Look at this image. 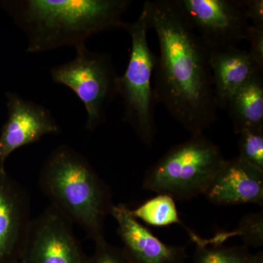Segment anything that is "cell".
Segmentation results:
<instances>
[{
	"label": "cell",
	"instance_id": "cell-16",
	"mask_svg": "<svg viewBox=\"0 0 263 263\" xmlns=\"http://www.w3.org/2000/svg\"><path fill=\"white\" fill-rule=\"evenodd\" d=\"M240 236L246 247H260L263 245V213H254L245 216L238 228L232 232L216 233L209 241L213 245H223L228 238Z\"/></svg>",
	"mask_w": 263,
	"mask_h": 263
},
{
	"label": "cell",
	"instance_id": "cell-1",
	"mask_svg": "<svg viewBox=\"0 0 263 263\" xmlns=\"http://www.w3.org/2000/svg\"><path fill=\"white\" fill-rule=\"evenodd\" d=\"M148 26L158 40L154 73L156 101L191 136L216 120L211 51L190 28L174 0L145 2Z\"/></svg>",
	"mask_w": 263,
	"mask_h": 263
},
{
	"label": "cell",
	"instance_id": "cell-18",
	"mask_svg": "<svg viewBox=\"0 0 263 263\" xmlns=\"http://www.w3.org/2000/svg\"><path fill=\"white\" fill-rule=\"evenodd\" d=\"M238 136V157L263 171V129H247Z\"/></svg>",
	"mask_w": 263,
	"mask_h": 263
},
{
	"label": "cell",
	"instance_id": "cell-21",
	"mask_svg": "<svg viewBox=\"0 0 263 263\" xmlns=\"http://www.w3.org/2000/svg\"><path fill=\"white\" fill-rule=\"evenodd\" d=\"M245 13L251 25L263 29L262 0H243Z\"/></svg>",
	"mask_w": 263,
	"mask_h": 263
},
{
	"label": "cell",
	"instance_id": "cell-12",
	"mask_svg": "<svg viewBox=\"0 0 263 263\" xmlns=\"http://www.w3.org/2000/svg\"><path fill=\"white\" fill-rule=\"evenodd\" d=\"M203 195L221 205H263V171L237 157L224 160Z\"/></svg>",
	"mask_w": 263,
	"mask_h": 263
},
{
	"label": "cell",
	"instance_id": "cell-7",
	"mask_svg": "<svg viewBox=\"0 0 263 263\" xmlns=\"http://www.w3.org/2000/svg\"><path fill=\"white\" fill-rule=\"evenodd\" d=\"M190 28L211 52L247 41L249 22L243 0H174Z\"/></svg>",
	"mask_w": 263,
	"mask_h": 263
},
{
	"label": "cell",
	"instance_id": "cell-5",
	"mask_svg": "<svg viewBox=\"0 0 263 263\" xmlns=\"http://www.w3.org/2000/svg\"><path fill=\"white\" fill-rule=\"evenodd\" d=\"M124 29L130 36L131 50L125 72L119 78V95L124 104L123 121L131 126L142 143L150 147L157 133V101L152 79L157 55L148 42V10L143 5L135 22H127Z\"/></svg>",
	"mask_w": 263,
	"mask_h": 263
},
{
	"label": "cell",
	"instance_id": "cell-8",
	"mask_svg": "<svg viewBox=\"0 0 263 263\" xmlns=\"http://www.w3.org/2000/svg\"><path fill=\"white\" fill-rule=\"evenodd\" d=\"M20 260L24 263H89L72 223L49 205L32 219Z\"/></svg>",
	"mask_w": 263,
	"mask_h": 263
},
{
	"label": "cell",
	"instance_id": "cell-2",
	"mask_svg": "<svg viewBox=\"0 0 263 263\" xmlns=\"http://www.w3.org/2000/svg\"><path fill=\"white\" fill-rule=\"evenodd\" d=\"M130 0H16L5 8L27 38L26 52L78 48L94 34L124 29Z\"/></svg>",
	"mask_w": 263,
	"mask_h": 263
},
{
	"label": "cell",
	"instance_id": "cell-15",
	"mask_svg": "<svg viewBox=\"0 0 263 263\" xmlns=\"http://www.w3.org/2000/svg\"><path fill=\"white\" fill-rule=\"evenodd\" d=\"M133 217L143 221L148 226L156 228H164L173 224H180L190 231L179 217L176 202L172 197L164 194L146 200L135 209H130Z\"/></svg>",
	"mask_w": 263,
	"mask_h": 263
},
{
	"label": "cell",
	"instance_id": "cell-14",
	"mask_svg": "<svg viewBox=\"0 0 263 263\" xmlns=\"http://www.w3.org/2000/svg\"><path fill=\"white\" fill-rule=\"evenodd\" d=\"M227 109L236 134L263 129V72L256 74L233 95Z\"/></svg>",
	"mask_w": 263,
	"mask_h": 263
},
{
	"label": "cell",
	"instance_id": "cell-9",
	"mask_svg": "<svg viewBox=\"0 0 263 263\" xmlns=\"http://www.w3.org/2000/svg\"><path fill=\"white\" fill-rule=\"evenodd\" d=\"M8 117L0 135V168L15 150L39 141L61 128L50 110L15 93H7Z\"/></svg>",
	"mask_w": 263,
	"mask_h": 263
},
{
	"label": "cell",
	"instance_id": "cell-10",
	"mask_svg": "<svg viewBox=\"0 0 263 263\" xmlns=\"http://www.w3.org/2000/svg\"><path fill=\"white\" fill-rule=\"evenodd\" d=\"M32 220L27 190L0 168V263L20 260Z\"/></svg>",
	"mask_w": 263,
	"mask_h": 263
},
{
	"label": "cell",
	"instance_id": "cell-11",
	"mask_svg": "<svg viewBox=\"0 0 263 263\" xmlns=\"http://www.w3.org/2000/svg\"><path fill=\"white\" fill-rule=\"evenodd\" d=\"M110 215L117 221V233L129 262L183 263L187 258L186 247L162 242L133 217L124 204L114 205Z\"/></svg>",
	"mask_w": 263,
	"mask_h": 263
},
{
	"label": "cell",
	"instance_id": "cell-20",
	"mask_svg": "<svg viewBox=\"0 0 263 263\" xmlns=\"http://www.w3.org/2000/svg\"><path fill=\"white\" fill-rule=\"evenodd\" d=\"M247 41L250 43L249 53L260 67H263V29L249 25Z\"/></svg>",
	"mask_w": 263,
	"mask_h": 263
},
{
	"label": "cell",
	"instance_id": "cell-4",
	"mask_svg": "<svg viewBox=\"0 0 263 263\" xmlns=\"http://www.w3.org/2000/svg\"><path fill=\"white\" fill-rule=\"evenodd\" d=\"M219 147L203 134L170 148L147 170L143 189L186 200L203 195L224 162Z\"/></svg>",
	"mask_w": 263,
	"mask_h": 263
},
{
	"label": "cell",
	"instance_id": "cell-6",
	"mask_svg": "<svg viewBox=\"0 0 263 263\" xmlns=\"http://www.w3.org/2000/svg\"><path fill=\"white\" fill-rule=\"evenodd\" d=\"M75 58L51 70L53 82L72 90L84 104L86 130L92 133L106 120L110 104L119 95V78L108 53L76 48Z\"/></svg>",
	"mask_w": 263,
	"mask_h": 263
},
{
	"label": "cell",
	"instance_id": "cell-23",
	"mask_svg": "<svg viewBox=\"0 0 263 263\" xmlns=\"http://www.w3.org/2000/svg\"><path fill=\"white\" fill-rule=\"evenodd\" d=\"M15 263H24L23 262H22V261L19 260L18 262H15Z\"/></svg>",
	"mask_w": 263,
	"mask_h": 263
},
{
	"label": "cell",
	"instance_id": "cell-19",
	"mask_svg": "<svg viewBox=\"0 0 263 263\" xmlns=\"http://www.w3.org/2000/svg\"><path fill=\"white\" fill-rule=\"evenodd\" d=\"M89 263H130L122 248L109 245L106 240L95 243Z\"/></svg>",
	"mask_w": 263,
	"mask_h": 263
},
{
	"label": "cell",
	"instance_id": "cell-22",
	"mask_svg": "<svg viewBox=\"0 0 263 263\" xmlns=\"http://www.w3.org/2000/svg\"><path fill=\"white\" fill-rule=\"evenodd\" d=\"M250 263H263V252H259L257 254H252Z\"/></svg>",
	"mask_w": 263,
	"mask_h": 263
},
{
	"label": "cell",
	"instance_id": "cell-3",
	"mask_svg": "<svg viewBox=\"0 0 263 263\" xmlns=\"http://www.w3.org/2000/svg\"><path fill=\"white\" fill-rule=\"evenodd\" d=\"M39 184L50 205L79 224L95 243L105 240L113 194L84 156L67 145L57 147L43 164Z\"/></svg>",
	"mask_w": 263,
	"mask_h": 263
},
{
	"label": "cell",
	"instance_id": "cell-13",
	"mask_svg": "<svg viewBox=\"0 0 263 263\" xmlns=\"http://www.w3.org/2000/svg\"><path fill=\"white\" fill-rule=\"evenodd\" d=\"M214 93L218 108L227 109L233 95L253 76L263 72L249 51L238 47L211 52Z\"/></svg>",
	"mask_w": 263,
	"mask_h": 263
},
{
	"label": "cell",
	"instance_id": "cell-17",
	"mask_svg": "<svg viewBox=\"0 0 263 263\" xmlns=\"http://www.w3.org/2000/svg\"><path fill=\"white\" fill-rule=\"evenodd\" d=\"M252 254L247 247L197 245L194 254L195 263H250Z\"/></svg>",
	"mask_w": 263,
	"mask_h": 263
}]
</instances>
